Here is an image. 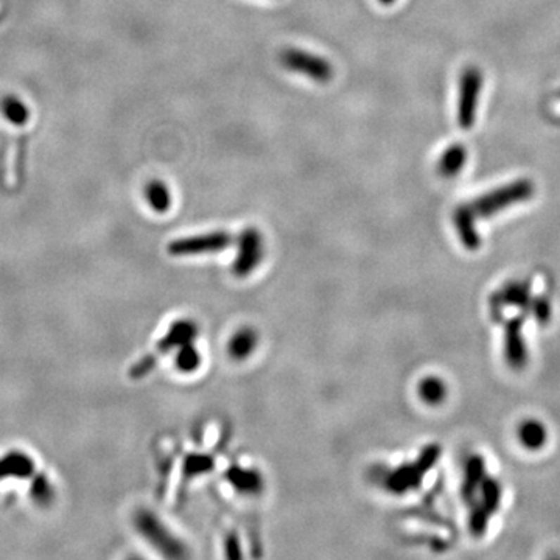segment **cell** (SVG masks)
<instances>
[{
    "label": "cell",
    "instance_id": "cell-28",
    "mask_svg": "<svg viewBox=\"0 0 560 560\" xmlns=\"http://www.w3.org/2000/svg\"><path fill=\"white\" fill-rule=\"evenodd\" d=\"M378 2L381 4V5H393L395 0H378Z\"/></svg>",
    "mask_w": 560,
    "mask_h": 560
},
{
    "label": "cell",
    "instance_id": "cell-4",
    "mask_svg": "<svg viewBox=\"0 0 560 560\" xmlns=\"http://www.w3.org/2000/svg\"><path fill=\"white\" fill-rule=\"evenodd\" d=\"M483 86L480 69H464L459 78V100H458V123L462 129L473 128L476 120V108Z\"/></svg>",
    "mask_w": 560,
    "mask_h": 560
},
{
    "label": "cell",
    "instance_id": "cell-23",
    "mask_svg": "<svg viewBox=\"0 0 560 560\" xmlns=\"http://www.w3.org/2000/svg\"><path fill=\"white\" fill-rule=\"evenodd\" d=\"M30 492L33 499L41 506H49L51 499H53V485L49 481V478L42 473L33 480Z\"/></svg>",
    "mask_w": 560,
    "mask_h": 560
},
{
    "label": "cell",
    "instance_id": "cell-7",
    "mask_svg": "<svg viewBox=\"0 0 560 560\" xmlns=\"http://www.w3.org/2000/svg\"><path fill=\"white\" fill-rule=\"evenodd\" d=\"M237 245H238V254L235 257L232 271L235 276L246 277L259 267L260 262L263 260V254H265L263 237L259 231L254 229V227H248V229H245L238 235Z\"/></svg>",
    "mask_w": 560,
    "mask_h": 560
},
{
    "label": "cell",
    "instance_id": "cell-9",
    "mask_svg": "<svg viewBox=\"0 0 560 560\" xmlns=\"http://www.w3.org/2000/svg\"><path fill=\"white\" fill-rule=\"evenodd\" d=\"M453 223L456 227V232L459 235V240L464 246L469 250H476L481 245L480 234L476 231V217L473 215V212L470 210L469 204L459 205L458 209L454 210L453 215Z\"/></svg>",
    "mask_w": 560,
    "mask_h": 560
},
{
    "label": "cell",
    "instance_id": "cell-15",
    "mask_svg": "<svg viewBox=\"0 0 560 560\" xmlns=\"http://www.w3.org/2000/svg\"><path fill=\"white\" fill-rule=\"evenodd\" d=\"M503 305L518 307L521 310L529 312L530 307V285L529 282H511L507 284L503 290L497 293Z\"/></svg>",
    "mask_w": 560,
    "mask_h": 560
},
{
    "label": "cell",
    "instance_id": "cell-2",
    "mask_svg": "<svg viewBox=\"0 0 560 560\" xmlns=\"http://www.w3.org/2000/svg\"><path fill=\"white\" fill-rule=\"evenodd\" d=\"M280 64L291 72L302 73L316 83H329L333 78V68L331 64L318 55L308 53L298 49H285L279 56Z\"/></svg>",
    "mask_w": 560,
    "mask_h": 560
},
{
    "label": "cell",
    "instance_id": "cell-8",
    "mask_svg": "<svg viewBox=\"0 0 560 560\" xmlns=\"http://www.w3.org/2000/svg\"><path fill=\"white\" fill-rule=\"evenodd\" d=\"M523 326H525V316H515L504 326V357L512 369H523L528 363Z\"/></svg>",
    "mask_w": 560,
    "mask_h": 560
},
{
    "label": "cell",
    "instance_id": "cell-26",
    "mask_svg": "<svg viewBox=\"0 0 560 560\" xmlns=\"http://www.w3.org/2000/svg\"><path fill=\"white\" fill-rule=\"evenodd\" d=\"M210 467H213V462L209 458H203V456H190V458H187L186 461V466H184V471H186V475L191 476L203 473V471L209 470Z\"/></svg>",
    "mask_w": 560,
    "mask_h": 560
},
{
    "label": "cell",
    "instance_id": "cell-10",
    "mask_svg": "<svg viewBox=\"0 0 560 560\" xmlns=\"http://www.w3.org/2000/svg\"><path fill=\"white\" fill-rule=\"evenodd\" d=\"M198 327L193 321H178L168 330V333L162 338L158 349L162 353H167L173 349L182 348V345L190 344L196 338Z\"/></svg>",
    "mask_w": 560,
    "mask_h": 560
},
{
    "label": "cell",
    "instance_id": "cell-14",
    "mask_svg": "<svg viewBox=\"0 0 560 560\" xmlns=\"http://www.w3.org/2000/svg\"><path fill=\"white\" fill-rule=\"evenodd\" d=\"M466 162H467L466 146L461 144L450 145L444 153H442L438 164V173L442 176V178H454V176L459 174V172H462Z\"/></svg>",
    "mask_w": 560,
    "mask_h": 560
},
{
    "label": "cell",
    "instance_id": "cell-11",
    "mask_svg": "<svg viewBox=\"0 0 560 560\" xmlns=\"http://www.w3.org/2000/svg\"><path fill=\"white\" fill-rule=\"evenodd\" d=\"M485 478V464L480 454L470 456L466 466V475L462 483V497L467 503H473L475 495Z\"/></svg>",
    "mask_w": 560,
    "mask_h": 560
},
{
    "label": "cell",
    "instance_id": "cell-20",
    "mask_svg": "<svg viewBox=\"0 0 560 560\" xmlns=\"http://www.w3.org/2000/svg\"><path fill=\"white\" fill-rule=\"evenodd\" d=\"M481 493V501L480 503L488 509L492 515L495 514L499 506H501V485L497 480H493V478H484V481L480 485V490Z\"/></svg>",
    "mask_w": 560,
    "mask_h": 560
},
{
    "label": "cell",
    "instance_id": "cell-1",
    "mask_svg": "<svg viewBox=\"0 0 560 560\" xmlns=\"http://www.w3.org/2000/svg\"><path fill=\"white\" fill-rule=\"evenodd\" d=\"M533 182L528 179H518L512 184H507L504 187L495 189L489 191V193L476 198L473 203L469 204V208L476 218H490L503 209L509 208V205L528 201L533 196Z\"/></svg>",
    "mask_w": 560,
    "mask_h": 560
},
{
    "label": "cell",
    "instance_id": "cell-22",
    "mask_svg": "<svg viewBox=\"0 0 560 560\" xmlns=\"http://www.w3.org/2000/svg\"><path fill=\"white\" fill-rule=\"evenodd\" d=\"M201 364V355L193 345L186 344L179 348L178 355H176V366L182 372H193Z\"/></svg>",
    "mask_w": 560,
    "mask_h": 560
},
{
    "label": "cell",
    "instance_id": "cell-24",
    "mask_svg": "<svg viewBox=\"0 0 560 560\" xmlns=\"http://www.w3.org/2000/svg\"><path fill=\"white\" fill-rule=\"evenodd\" d=\"M2 109H4V114L6 119L10 122L16 123V125H22L25 123L28 119V109L24 105V103H20L18 98L14 97H6L2 101Z\"/></svg>",
    "mask_w": 560,
    "mask_h": 560
},
{
    "label": "cell",
    "instance_id": "cell-13",
    "mask_svg": "<svg viewBox=\"0 0 560 560\" xmlns=\"http://www.w3.org/2000/svg\"><path fill=\"white\" fill-rule=\"evenodd\" d=\"M520 444L529 452H537L543 448L548 440V433L545 425L535 419H526L520 424L517 430Z\"/></svg>",
    "mask_w": 560,
    "mask_h": 560
},
{
    "label": "cell",
    "instance_id": "cell-3",
    "mask_svg": "<svg viewBox=\"0 0 560 560\" xmlns=\"http://www.w3.org/2000/svg\"><path fill=\"white\" fill-rule=\"evenodd\" d=\"M439 454H440V448L438 445L426 447L414 464L403 466L400 469H397L393 475H389L386 481L388 489L394 493H403L409 489L417 488L426 471L438 462Z\"/></svg>",
    "mask_w": 560,
    "mask_h": 560
},
{
    "label": "cell",
    "instance_id": "cell-25",
    "mask_svg": "<svg viewBox=\"0 0 560 560\" xmlns=\"http://www.w3.org/2000/svg\"><path fill=\"white\" fill-rule=\"evenodd\" d=\"M529 312L533 313V316L537 319V322L540 324V326H547L551 319V312H552L549 299H547L545 296L534 298L533 300H530Z\"/></svg>",
    "mask_w": 560,
    "mask_h": 560
},
{
    "label": "cell",
    "instance_id": "cell-27",
    "mask_svg": "<svg viewBox=\"0 0 560 560\" xmlns=\"http://www.w3.org/2000/svg\"><path fill=\"white\" fill-rule=\"evenodd\" d=\"M154 366H156V357H145L144 359H140L139 363L132 366L129 374L132 378H142L154 369Z\"/></svg>",
    "mask_w": 560,
    "mask_h": 560
},
{
    "label": "cell",
    "instance_id": "cell-16",
    "mask_svg": "<svg viewBox=\"0 0 560 560\" xmlns=\"http://www.w3.org/2000/svg\"><path fill=\"white\" fill-rule=\"evenodd\" d=\"M257 343H259V338H257L255 331L245 327L231 338L229 344H227V350H229V355L234 359H245L255 350Z\"/></svg>",
    "mask_w": 560,
    "mask_h": 560
},
{
    "label": "cell",
    "instance_id": "cell-5",
    "mask_svg": "<svg viewBox=\"0 0 560 560\" xmlns=\"http://www.w3.org/2000/svg\"><path fill=\"white\" fill-rule=\"evenodd\" d=\"M232 235L227 232H210L195 237L179 238L168 245V254L174 257L186 255H204L221 253L227 246L232 245Z\"/></svg>",
    "mask_w": 560,
    "mask_h": 560
},
{
    "label": "cell",
    "instance_id": "cell-17",
    "mask_svg": "<svg viewBox=\"0 0 560 560\" xmlns=\"http://www.w3.org/2000/svg\"><path fill=\"white\" fill-rule=\"evenodd\" d=\"M419 397L430 407H438L447 397V386L439 377H426L419 383Z\"/></svg>",
    "mask_w": 560,
    "mask_h": 560
},
{
    "label": "cell",
    "instance_id": "cell-6",
    "mask_svg": "<svg viewBox=\"0 0 560 560\" xmlns=\"http://www.w3.org/2000/svg\"><path fill=\"white\" fill-rule=\"evenodd\" d=\"M136 526L146 540L154 548L160 551L167 557H182L186 556L182 545L168 533L165 526L150 512H139L136 517Z\"/></svg>",
    "mask_w": 560,
    "mask_h": 560
},
{
    "label": "cell",
    "instance_id": "cell-29",
    "mask_svg": "<svg viewBox=\"0 0 560 560\" xmlns=\"http://www.w3.org/2000/svg\"><path fill=\"white\" fill-rule=\"evenodd\" d=\"M559 97H560V92H559Z\"/></svg>",
    "mask_w": 560,
    "mask_h": 560
},
{
    "label": "cell",
    "instance_id": "cell-21",
    "mask_svg": "<svg viewBox=\"0 0 560 560\" xmlns=\"http://www.w3.org/2000/svg\"><path fill=\"white\" fill-rule=\"evenodd\" d=\"M490 512L485 509L481 503H471V511L469 517V528L470 533L475 537H481L485 534L489 526L490 520Z\"/></svg>",
    "mask_w": 560,
    "mask_h": 560
},
{
    "label": "cell",
    "instance_id": "cell-12",
    "mask_svg": "<svg viewBox=\"0 0 560 560\" xmlns=\"http://www.w3.org/2000/svg\"><path fill=\"white\" fill-rule=\"evenodd\" d=\"M34 473V462L30 456L11 452L0 459V480L5 478H28Z\"/></svg>",
    "mask_w": 560,
    "mask_h": 560
},
{
    "label": "cell",
    "instance_id": "cell-19",
    "mask_svg": "<svg viewBox=\"0 0 560 560\" xmlns=\"http://www.w3.org/2000/svg\"><path fill=\"white\" fill-rule=\"evenodd\" d=\"M229 480L232 484L241 492L246 493H255L262 489L263 480L262 476L257 473V471H248V470H240L235 469L229 473Z\"/></svg>",
    "mask_w": 560,
    "mask_h": 560
},
{
    "label": "cell",
    "instance_id": "cell-18",
    "mask_svg": "<svg viewBox=\"0 0 560 560\" xmlns=\"http://www.w3.org/2000/svg\"><path fill=\"white\" fill-rule=\"evenodd\" d=\"M145 196L151 208L156 212L164 213L170 209L172 205L170 190L167 189V186L162 181H151L145 189Z\"/></svg>",
    "mask_w": 560,
    "mask_h": 560
}]
</instances>
